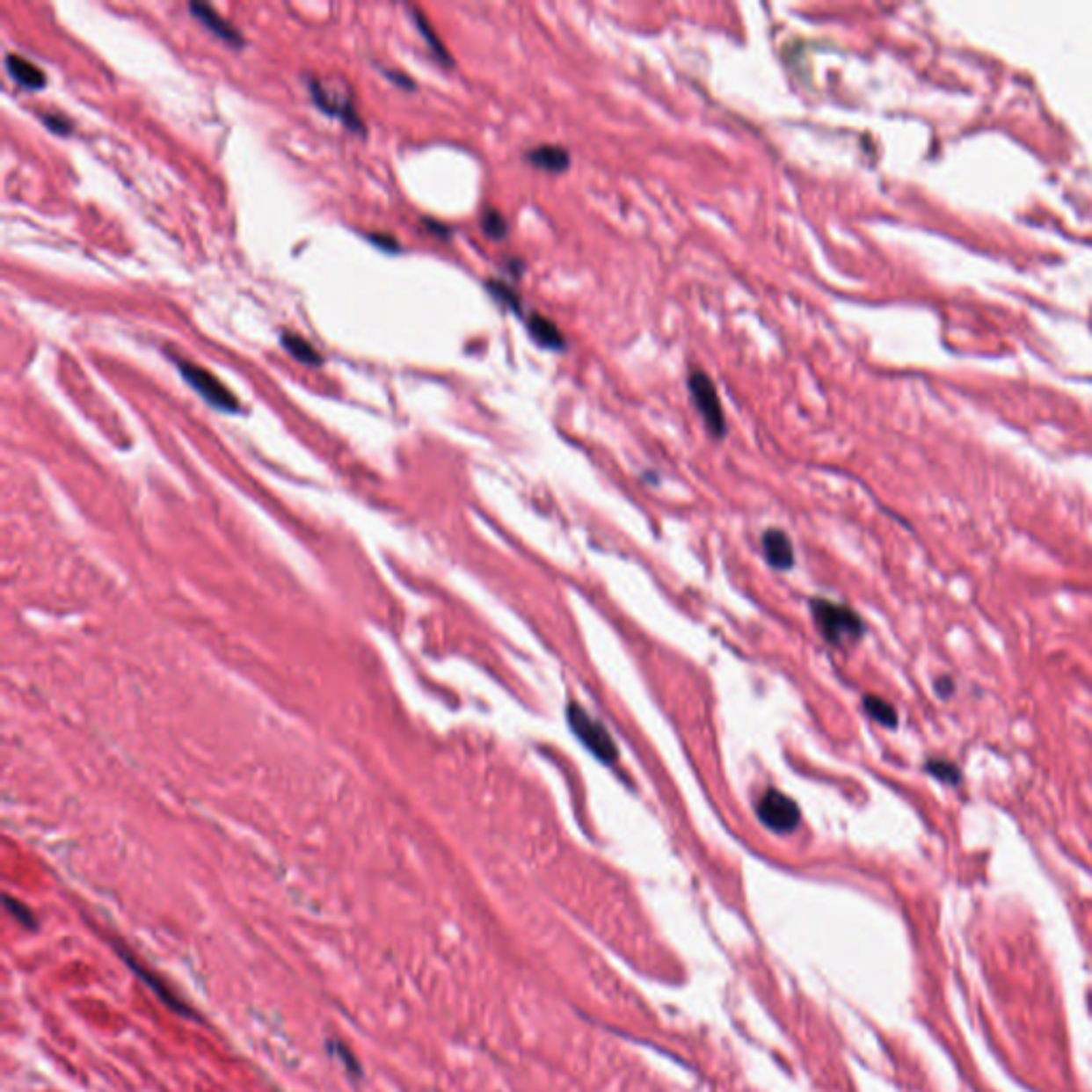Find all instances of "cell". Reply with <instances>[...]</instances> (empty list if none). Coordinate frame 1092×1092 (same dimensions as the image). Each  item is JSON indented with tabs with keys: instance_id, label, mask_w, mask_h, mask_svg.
Instances as JSON below:
<instances>
[{
	"instance_id": "obj_11",
	"label": "cell",
	"mask_w": 1092,
	"mask_h": 1092,
	"mask_svg": "<svg viewBox=\"0 0 1092 1092\" xmlns=\"http://www.w3.org/2000/svg\"><path fill=\"white\" fill-rule=\"evenodd\" d=\"M525 158L534 164V167L542 169V171L549 173H561L570 167V154L568 149L561 148V145H538V148H532Z\"/></svg>"
},
{
	"instance_id": "obj_3",
	"label": "cell",
	"mask_w": 1092,
	"mask_h": 1092,
	"mask_svg": "<svg viewBox=\"0 0 1092 1092\" xmlns=\"http://www.w3.org/2000/svg\"><path fill=\"white\" fill-rule=\"evenodd\" d=\"M565 717H568V725L570 730L576 734V739L587 747L600 762L604 764H615L619 758V749L615 745L613 736H610L608 730L604 728L602 721H598L595 717H591L587 710L583 709L579 703H570L568 709H565Z\"/></svg>"
},
{
	"instance_id": "obj_25",
	"label": "cell",
	"mask_w": 1092,
	"mask_h": 1092,
	"mask_svg": "<svg viewBox=\"0 0 1092 1092\" xmlns=\"http://www.w3.org/2000/svg\"><path fill=\"white\" fill-rule=\"evenodd\" d=\"M425 227H429V229L435 230V233H440V235H446V233H448V229L440 227V224H435L433 220H425Z\"/></svg>"
},
{
	"instance_id": "obj_21",
	"label": "cell",
	"mask_w": 1092,
	"mask_h": 1092,
	"mask_svg": "<svg viewBox=\"0 0 1092 1092\" xmlns=\"http://www.w3.org/2000/svg\"><path fill=\"white\" fill-rule=\"evenodd\" d=\"M41 122L49 130H52V133L60 135V137H64V135H69L73 130L71 120L64 118V115H58V113H41Z\"/></svg>"
},
{
	"instance_id": "obj_14",
	"label": "cell",
	"mask_w": 1092,
	"mask_h": 1092,
	"mask_svg": "<svg viewBox=\"0 0 1092 1092\" xmlns=\"http://www.w3.org/2000/svg\"><path fill=\"white\" fill-rule=\"evenodd\" d=\"M327 1052H329L331 1056H333V1059H338L339 1063H342L344 1071H346V1074H348V1078H353V1080L363 1078V1067H360L359 1059L353 1054V1050H350L348 1045L344 1044V1041L329 1039L327 1041Z\"/></svg>"
},
{
	"instance_id": "obj_7",
	"label": "cell",
	"mask_w": 1092,
	"mask_h": 1092,
	"mask_svg": "<svg viewBox=\"0 0 1092 1092\" xmlns=\"http://www.w3.org/2000/svg\"><path fill=\"white\" fill-rule=\"evenodd\" d=\"M308 88H309V94H312V101L317 103V107L320 109V112L333 115V118H339L350 130L363 133L365 130L363 120H360L357 109L353 107V103H350L348 98L329 92V90L324 88L320 82H317L314 77H308Z\"/></svg>"
},
{
	"instance_id": "obj_18",
	"label": "cell",
	"mask_w": 1092,
	"mask_h": 1092,
	"mask_svg": "<svg viewBox=\"0 0 1092 1092\" xmlns=\"http://www.w3.org/2000/svg\"><path fill=\"white\" fill-rule=\"evenodd\" d=\"M4 906H7L9 914H11L13 918L24 926V928H26V930H39L37 915H34V911L28 909V906L24 905L22 900H15V899H11V896H4Z\"/></svg>"
},
{
	"instance_id": "obj_16",
	"label": "cell",
	"mask_w": 1092,
	"mask_h": 1092,
	"mask_svg": "<svg viewBox=\"0 0 1092 1092\" xmlns=\"http://www.w3.org/2000/svg\"><path fill=\"white\" fill-rule=\"evenodd\" d=\"M864 710L875 721H879L881 725H885V728H894V725L899 724V715H896V710L892 709V706L885 703V700L877 698V695H866V698H864Z\"/></svg>"
},
{
	"instance_id": "obj_22",
	"label": "cell",
	"mask_w": 1092,
	"mask_h": 1092,
	"mask_svg": "<svg viewBox=\"0 0 1092 1092\" xmlns=\"http://www.w3.org/2000/svg\"><path fill=\"white\" fill-rule=\"evenodd\" d=\"M368 237H369V242H372L374 245H378V248L387 250V252H399V244H397V239L390 237V235L372 233V235H368Z\"/></svg>"
},
{
	"instance_id": "obj_2",
	"label": "cell",
	"mask_w": 1092,
	"mask_h": 1092,
	"mask_svg": "<svg viewBox=\"0 0 1092 1092\" xmlns=\"http://www.w3.org/2000/svg\"><path fill=\"white\" fill-rule=\"evenodd\" d=\"M811 613H813L819 632L833 644L858 640L864 634L863 619L849 606L828 602V600H813L811 602Z\"/></svg>"
},
{
	"instance_id": "obj_12",
	"label": "cell",
	"mask_w": 1092,
	"mask_h": 1092,
	"mask_svg": "<svg viewBox=\"0 0 1092 1092\" xmlns=\"http://www.w3.org/2000/svg\"><path fill=\"white\" fill-rule=\"evenodd\" d=\"M528 331L534 338V342L538 346H542V348L546 350L565 348L564 333H561L559 327L553 323V320L542 317V314H532V317L528 318Z\"/></svg>"
},
{
	"instance_id": "obj_1",
	"label": "cell",
	"mask_w": 1092,
	"mask_h": 1092,
	"mask_svg": "<svg viewBox=\"0 0 1092 1092\" xmlns=\"http://www.w3.org/2000/svg\"><path fill=\"white\" fill-rule=\"evenodd\" d=\"M109 943H112V948H113L115 954H118V958L122 960V963L127 965L130 971H133L135 978L142 981L143 986H148V988L152 990L154 994H157V999L164 1007H167V1009H171L173 1014L182 1016V1018L201 1022V1016H199L197 1011H194L193 1007H190L186 1001H184L182 996H179L178 992L171 988V984H169L167 979L160 978L157 971L148 969V966H145L142 960H139L137 956H135L128 948H124V943H120L118 939H109Z\"/></svg>"
},
{
	"instance_id": "obj_5",
	"label": "cell",
	"mask_w": 1092,
	"mask_h": 1092,
	"mask_svg": "<svg viewBox=\"0 0 1092 1092\" xmlns=\"http://www.w3.org/2000/svg\"><path fill=\"white\" fill-rule=\"evenodd\" d=\"M178 363L179 374L184 375V380L197 390L199 395L207 402L209 405H214L216 410H222V412H239V402L230 390L224 387L222 382L207 369L199 368V365L190 363V360L184 359H175Z\"/></svg>"
},
{
	"instance_id": "obj_24",
	"label": "cell",
	"mask_w": 1092,
	"mask_h": 1092,
	"mask_svg": "<svg viewBox=\"0 0 1092 1092\" xmlns=\"http://www.w3.org/2000/svg\"><path fill=\"white\" fill-rule=\"evenodd\" d=\"M951 691H954V683H951V679H948V676H941V679L936 681V694H939L941 698H950Z\"/></svg>"
},
{
	"instance_id": "obj_17",
	"label": "cell",
	"mask_w": 1092,
	"mask_h": 1092,
	"mask_svg": "<svg viewBox=\"0 0 1092 1092\" xmlns=\"http://www.w3.org/2000/svg\"><path fill=\"white\" fill-rule=\"evenodd\" d=\"M480 224H483L484 235L493 239V242H499V239H504L508 235V222H506V218L498 209H484Z\"/></svg>"
},
{
	"instance_id": "obj_8",
	"label": "cell",
	"mask_w": 1092,
	"mask_h": 1092,
	"mask_svg": "<svg viewBox=\"0 0 1092 1092\" xmlns=\"http://www.w3.org/2000/svg\"><path fill=\"white\" fill-rule=\"evenodd\" d=\"M190 13H193L194 18H197L199 22L203 24L205 28L212 30V33L216 34L218 39H222V41H227L229 45H233V47H242V45H244L242 33H239V30L235 28L233 24L227 22V19H224L218 11H214V9L209 7V4L190 3Z\"/></svg>"
},
{
	"instance_id": "obj_20",
	"label": "cell",
	"mask_w": 1092,
	"mask_h": 1092,
	"mask_svg": "<svg viewBox=\"0 0 1092 1092\" xmlns=\"http://www.w3.org/2000/svg\"><path fill=\"white\" fill-rule=\"evenodd\" d=\"M487 288H489V293L493 295L495 299H498V302H502L504 305H508V308H513V309H517V312H521L517 295H514L513 290L506 287V284L498 282V280H489Z\"/></svg>"
},
{
	"instance_id": "obj_15",
	"label": "cell",
	"mask_w": 1092,
	"mask_h": 1092,
	"mask_svg": "<svg viewBox=\"0 0 1092 1092\" xmlns=\"http://www.w3.org/2000/svg\"><path fill=\"white\" fill-rule=\"evenodd\" d=\"M412 15H414V24H417V28L420 30V34H423V39H425V41H427L429 47H432V54H433V56L438 58L440 62H442V64H446V67H450V64H453V60H450L448 52H446L444 45L440 43V39L435 37L433 28L429 26L427 18H425V15L420 13L419 9H412Z\"/></svg>"
},
{
	"instance_id": "obj_6",
	"label": "cell",
	"mask_w": 1092,
	"mask_h": 1092,
	"mask_svg": "<svg viewBox=\"0 0 1092 1092\" xmlns=\"http://www.w3.org/2000/svg\"><path fill=\"white\" fill-rule=\"evenodd\" d=\"M758 818L773 833L790 834L798 828L800 809L783 791L768 790L758 803Z\"/></svg>"
},
{
	"instance_id": "obj_13",
	"label": "cell",
	"mask_w": 1092,
	"mask_h": 1092,
	"mask_svg": "<svg viewBox=\"0 0 1092 1092\" xmlns=\"http://www.w3.org/2000/svg\"><path fill=\"white\" fill-rule=\"evenodd\" d=\"M282 346L287 353L293 354L295 359L302 360L305 365H312V368H320L323 365V357L308 339H303L302 335L297 333H282Z\"/></svg>"
},
{
	"instance_id": "obj_9",
	"label": "cell",
	"mask_w": 1092,
	"mask_h": 1092,
	"mask_svg": "<svg viewBox=\"0 0 1092 1092\" xmlns=\"http://www.w3.org/2000/svg\"><path fill=\"white\" fill-rule=\"evenodd\" d=\"M762 550L766 561L776 570H790L794 565V549L788 534L781 529H768L762 535Z\"/></svg>"
},
{
	"instance_id": "obj_4",
	"label": "cell",
	"mask_w": 1092,
	"mask_h": 1092,
	"mask_svg": "<svg viewBox=\"0 0 1092 1092\" xmlns=\"http://www.w3.org/2000/svg\"><path fill=\"white\" fill-rule=\"evenodd\" d=\"M688 387H689L691 402H694L695 410H698V414L703 417L706 429H709L715 438H721V435L725 433V417H724V408H721V399H719L717 389H715L713 380H710L704 372H700V369H694V372H689Z\"/></svg>"
},
{
	"instance_id": "obj_19",
	"label": "cell",
	"mask_w": 1092,
	"mask_h": 1092,
	"mask_svg": "<svg viewBox=\"0 0 1092 1092\" xmlns=\"http://www.w3.org/2000/svg\"><path fill=\"white\" fill-rule=\"evenodd\" d=\"M926 770L935 776V779L943 781V783L956 785L960 781V770L956 768V764L948 762V760H930L926 764Z\"/></svg>"
},
{
	"instance_id": "obj_23",
	"label": "cell",
	"mask_w": 1092,
	"mask_h": 1092,
	"mask_svg": "<svg viewBox=\"0 0 1092 1092\" xmlns=\"http://www.w3.org/2000/svg\"><path fill=\"white\" fill-rule=\"evenodd\" d=\"M384 75H387V77L390 79V82H395V84H397V86H402V88H405V90H412V88H414V82H412V79L405 77V75H402V73H397V71H384Z\"/></svg>"
},
{
	"instance_id": "obj_10",
	"label": "cell",
	"mask_w": 1092,
	"mask_h": 1092,
	"mask_svg": "<svg viewBox=\"0 0 1092 1092\" xmlns=\"http://www.w3.org/2000/svg\"><path fill=\"white\" fill-rule=\"evenodd\" d=\"M4 69H7L9 77L13 79L15 84H19L22 88L28 90H41L45 84H47V77L37 64H33L30 60L18 56V54H7L4 58Z\"/></svg>"
}]
</instances>
